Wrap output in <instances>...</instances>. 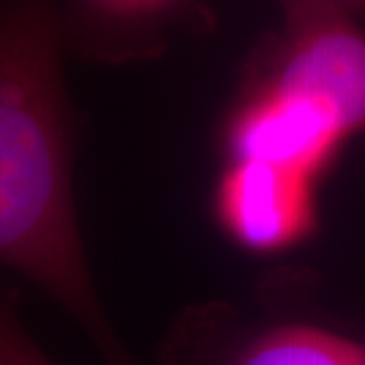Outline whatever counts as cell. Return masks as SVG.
I'll list each match as a JSON object with an SVG mask.
<instances>
[{
    "instance_id": "obj_1",
    "label": "cell",
    "mask_w": 365,
    "mask_h": 365,
    "mask_svg": "<svg viewBox=\"0 0 365 365\" xmlns=\"http://www.w3.org/2000/svg\"><path fill=\"white\" fill-rule=\"evenodd\" d=\"M51 2H0V266L45 290L108 365H132L91 280L73 201L76 116Z\"/></svg>"
},
{
    "instance_id": "obj_2",
    "label": "cell",
    "mask_w": 365,
    "mask_h": 365,
    "mask_svg": "<svg viewBox=\"0 0 365 365\" xmlns=\"http://www.w3.org/2000/svg\"><path fill=\"white\" fill-rule=\"evenodd\" d=\"M246 88L294 98L351 138L365 132V25L339 2H294L254 57Z\"/></svg>"
},
{
    "instance_id": "obj_3",
    "label": "cell",
    "mask_w": 365,
    "mask_h": 365,
    "mask_svg": "<svg viewBox=\"0 0 365 365\" xmlns=\"http://www.w3.org/2000/svg\"><path fill=\"white\" fill-rule=\"evenodd\" d=\"M319 179L266 160H227L215 189V215L240 248L278 254L317 227Z\"/></svg>"
},
{
    "instance_id": "obj_4",
    "label": "cell",
    "mask_w": 365,
    "mask_h": 365,
    "mask_svg": "<svg viewBox=\"0 0 365 365\" xmlns=\"http://www.w3.org/2000/svg\"><path fill=\"white\" fill-rule=\"evenodd\" d=\"M63 51L98 63L157 57L175 35L209 31L213 19L191 2L83 0L57 6Z\"/></svg>"
},
{
    "instance_id": "obj_5",
    "label": "cell",
    "mask_w": 365,
    "mask_h": 365,
    "mask_svg": "<svg viewBox=\"0 0 365 365\" xmlns=\"http://www.w3.org/2000/svg\"><path fill=\"white\" fill-rule=\"evenodd\" d=\"M345 140L311 106L246 86L223 126L227 160H266L317 179L337 158Z\"/></svg>"
},
{
    "instance_id": "obj_6",
    "label": "cell",
    "mask_w": 365,
    "mask_h": 365,
    "mask_svg": "<svg viewBox=\"0 0 365 365\" xmlns=\"http://www.w3.org/2000/svg\"><path fill=\"white\" fill-rule=\"evenodd\" d=\"M361 343L311 323H276L234 339H175L165 365H359Z\"/></svg>"
},
{
    "instance_id": "obj_7",
    "label": "cell",
    "mask_w": 365,
    "mask_h": 365,
    "mask_svg": "<svg viewBox=\"0 0 365 365\" xmlns=\"http://www.w3.org/2000/svg\"><path fill=\"white\" fill-rule=\"evenodd\" d=\"M0 365H55L29 335L21 319V297L0 280Z\"/></svg>"
},
{
    "instance_id": "obj_8",
    "label": "cell",
    "mask_w": 365,
    "mask_h": 365,
    "mask_svg": "<svg viewBox=\"0 0 365 365\" xmlns=\"http://www.w3.org/2000/svg\"><path fill=\"white\" fill-rule=\"evenodd\" d=\"M359 365H365V343H361V361Z\"/></svg>"
}]
</instances>
